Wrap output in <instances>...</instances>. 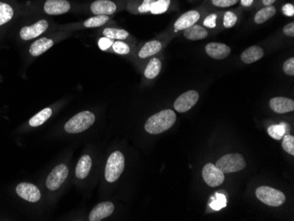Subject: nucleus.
I'll return each instance as SVG.
<instances>
[{"label":"nucleus","mask_w":294,"mask_h":221,"mask_svg":"<svg viewBox=\"0 0 294 221\" xmlns=\"http://www.w3.org/2000/svg\"><path fill=\"white\" fill-rule=\"evenodd\" d=\"M162 44L159 41H151L145 43L143 47L141 48L138 55L141 58H145L151 55L157 54L161 50Z\"/></svg>","instance_id":"obj_21"},{"label":"nucleus","mask_w":294,"mask_h":221,"mask_svg":"<svg viewBox=\"0 0 294 221\" xmlns=\"http://www.w3.org/2000/svg\"><path fill=\"white\" fill-rule=\"evenodd\" d=\"M113 50L115 52H116L117 54H121V55H126L130 53V47L126 43L124 42H121V41H117L115 43H113L112 45Z\"/></svg>","instance_id":"obj_33"},{"label":"nucleus","mask_w":294,"mask_h":221,"mask_svg":"<svg viewBox=\"0 0 294 221\" xmlns=\"http://www.w3.org/2000/svg\"><path fill=\"white\" fill-rule=\"evenodd\" d=\"M71 5L67 0H47L44 4V11L49 15H60L67 13Z\"/></svg>","instance_id":"obj_12"},{"label":"nucleus","mask_w":294,"mask_h":221,"mask_svg":"<svg viewBox=\"0 0 294 221\" xmlns=\"http://www.w3.org/2000/svg\"><path fill=\"white\" fill-rule=\"evenodd\" d=\"M115 206L111 202H103L97 204L90 213V221H100L109 217L112 213H114Z\"/></svg>","instance_id":"obj_11"},{"label":"nucleus","mask_w":294,"mask_h":221,"mask_svg":"<svg viewBox=\"0 0 294 221\" xmlns=\"http://www.w3.org/2000/svg\"><path fill=\"white\" fill-rule=\"evenodd\" d=\"M154 2H155V0H144L143 4L138 7V12L142 13H148L151 11V7Z\"/></svg>","instance_id":"obj_38"},{"label":"nucleus","mask_w":294,"mask_h":221,"mask_svg":"<svg viewBox=\"0 0 294 221\" xmlns=\"http://www.w3.org/2000/svg\"><path fill=\"white\" fill-rule=\"evenodd\" d=\"M256 197L263 202L264 204L268 206L277 207L286 202V195L276 189L268 187V186H261L256 190Z\"/></svg>","instance_id":"obj_5"},{"label":"nucleus","mask_w":294,"mask_h":221,"mask_svg":"<svg viewBox=\"0 0 294 221\" xmlns=\"http://www.w3.org/2000/svg\"><path fill=\"white\" fill-rule=\"evenodd\" d=\"M198 99H199V94L195 90H190L181 94L179 97L176 99L174 104L175 110L179 113L187 112L196 105L198 102Z\"/></svg>","instance_id":"obj_8"},{"label":"nucleus","mask_w":294,"mask_h":221,"mask_svg":"<svg viewBox=\"0 0 294 221\" xmlns=\"http://www.w3.org/2000/svg\"><path fill=\"white\" fill-rule=\"evenodd\" d=\"M205 51L214 59H224L230 54L231 49L224 43H211L206 45Z\"/></svg>","instance_id":"obj_14"},{"label":"nucleus","mask_w":294,"mask_h":221,"mask_svg":"<svg viewBox=\"0 0 294 221\" xmlns=\"http://www.w3.org/2000/svg\"><path fill=\"white\" fill-rule=\"evenodd\" d=\"M277 0H263V4L265 6H269V5H272Z\"/></svg>","instance_id":"obj_42"},{"label":"nucleus","mask_w":294,"mask_h":221,"mask_svg":"<svg viewBox=\"0 0 294 221\" xmlns=\"http://www.w3.org/2000/svg\"><path fill=\"white\" fill-rule=\"evenodd\" d=\"M53 44L54 43L52 39H48L46 37L39 39L31 45L29 49L30 54L33 56H38L46 52L48 50H50L53 46Z\"/></svg>","instance_id":"obj_18"},{"label":"nucleus","mask_w":294,"mask_h":221,"mask_svg":"<svg viewBox=\"0 0 294 221\" xmlns=\"http://www.w3.org/2000/svg\"><path fill=\"white\" fill-rule=\"evenodd\" d=\"M269 107L276 113L285 114L294 111V102L286 97H275L269 101Z\"/></svg>","instance_id":"obj_13"},{"label":"nucleus","mask_w":294,"mask_h":221,"mask_svg":"<svg viewBox=\"0 0 294 221\" xmlns=\"http://www.w3.org/2000/svg\"><path fill=\"white\" fill-rule=\"evenodd\" d=\"M282 12L288 17H292L294 15V4H286L282 7Z\"/></svg>","instance_id":"obj_39"},{"label":"nucleus","mask_w":294,"mask_h":221,"mask_svg":"<svg viewBox=\"0 0 294 221\" xmlns=\"http://www.w3.org/2000/svg\"><path fill=\"white\" fill-rule=\"evenodd\" d=\"M208 32L205 28L199 25H193L184 30V36L191 41H197L207 37Z\"/></svg>","instance_id":"obj_20"},{"label":"nucleus","mask_w":294,"mask_h":221,"mask_svg":"<svg viewBox=\"0 0 294 221\" xmlns=\"http://www.w3.org/2000/svg\"><path fill=\"white\" fill-rule=\"evenodd\" d=\"M49 27V23L45 20H42L34 23V25L24 27L20 32V35L23 40H31L39 36L40 34L45 32Z\"/></svg>","instance_id":"obj_10"},{"label":"nucleus","mask_w":294,"mask_h":221,"mask_svg":"<svg viewBox=\"0 0 294 221\" xmlns=\"http://www.w3.org/2000/svg\"><path fill=\"white\" fill-rule=\"evenodd\" d=\"M236 22H237V16L235 15V13H233V12H230V11H228V12H226L225 13L223 24H224V27L226 28H233L235 25Z\"/></svg>","instance_id":"obj_32"},{"label":"nucleus","mask_w":294,"mask_h":221,"mask_svg":"<svg viewBox=\"0 0 294 221\" xmlns=\"http://www.w3.org/2000/svg\"><path fill=\"white\" fill-rule=\"evenodd\" d=\"M92 167V159L89 155H84L80 159L78 162L75 174L79 179H85L88 174Z\"/></svg>","instance_id":"obj_19"},{"label":"nucleus","mask_w":294,"mask_h":221,"mask_svg":"<svg viewBox=\"0 0 294 221\" xmlns=\"http://www.w3.org/2000/svg\"><path fill=\"white\" fill-rule=\"evenodd\" d=\"M16 192L22 198L31 203H36L41 198V192L38 188L32 183H20L16 187Z\"/></svg>","instance_id":"obj_9"},{"label":"nucleus","mask_w":294,"mask_h":221,"mask_svg":"<svg viewBox=\"0 0 294 221\" xmlns=\"http://www.w3.org/2000/svg\"><path fill=\"white\" fill-rule=\"evenodd\" d=\"M288 125L285 123L271 125L268 128V133L276 140H281L285 135L288 133Z\"/></svg>","instance_id":"obj_23"},{"label":"nucleus","mask_w":294,"mask_h":221,"mask_svg":"<svg viewBox=\"0 0 294 221\" xmlns=\"http://www.w3.org/2000/svg\"><path fill=\"white\" fill-rule=\"evenodd\" d=\"M200 19V13L195 10L188 11L187 13H184L175 23V30H185L187 28L195 25L196 22H198Z\"/></svg>","instance_id":"obj_15"},{"label":"nucleus","mask_w":294,"mask_h":221,"mask_svg":"<svg viewBox=\"0 0 294 221\" xmlns=\"http://www.w3.org/2000/svg\"><path fill=\"white\" fill-rule=\"evenodd\" d=\"M239 0H213V4L217 7H229L237 4Z\"/></svg>","instance_id":"obj_35"},{"label":"nucleus","mask_w":294,"mask_h":221,"mask_svg":"<svg viewBox=\"0 0 294 221\" xmlns=\"http://www.w3.org/2000/svg\"><path fill=\"white\" fill-rule=\"evenodd\" d=\"M124 156L119 151L111 153L107 159L105 167V178L108 183H114L118 180L124 170Z\"/></svg>","instance_id":"obj_3"},{"label":"nucleus","mask_w":294,"mask_h":221,"mask_svg":"<svg viewBox=\"0 0 294 221\" xmlns=\"http://www.w3.org/2000/svg\"><path fill=\"white\" fill-rule=\"evenodd\" d=\"M254 0H241V4H242L245 7H248L253 4Z\"/></svg>","instance_id":"obj_41"},{"label":"nucleus","mask_w":294,"mask_h":221,"mask_svg":"<svg viewBox=\"0 0 294 221\" xmlns=\"http://www.w3.org/2000/svg\"><path fill=\"white\" fill-rule=\"evenodd\" d=\"M215 166H217L218 169H220L224 174H228L242 170L247 166V163L241 154L230 153L218 159Z\"/></svg>","instance_id":"obj_4"},{"label":"nucleus","mask_w":294,"mask_h":221,"mask_svg":"<svg viewBox=\"0 0 294 221\" xmlns=\"http://www.w3.org/2000/svg\"><path fill=\"white\" fill-rule=\"evenodd\" d=\"M162 64L160 60L158 58H152L147 64L145 70V76L146 79L153 80L154 78L158 76L159 73H160Z\"/></svg>","instance_id":"obj_22"},{"label":"nucleus","mask_w":294,"mask_h":221,"mask_svg":"<svg viewBox=\"0 0 294 221\" xmlns=\"http://www.w3.org/2000/svg\"><path fill=\"white\" fill-rule=\"evenodd\" d=\"M264 54L265 52L262 48L258 46H252L243 51L241 58L242 60L243 63L249 64L260 60L264 56Z\"/></svg>","instance_id":"obj_17"},{"label":"nucleus","mask_w":294,"mask_h":221,"mask_svg":"<svg viewBox=\"0 0 294 221\" xmlns=\"http://www.w3.org/2000/svg\"><path fill=\"white\" fill-rule=\"evenodd\" d=\"M108 21L107 15H97L95 17L89 18L84 22L85 28H96L104 25Z\"/></svg>","instance_id":"obj_29"},{"label":"nucleus","mask_w":294,"mask_h":221,"mask_svg":"<svg viewBox=\"0 0 294 221\" xmlns=\"http://www.w3.org/2000/svg\"><path fill=\"white\" fill-rule=\"evenodd\" d=\"M113 43H113L112 39L103 37V38L100 39L98 45L102 51H106L108 48H110L113 45Z\"/></svg>","instance_id":"obj_37"},{"label":"nucleus","mask_w":294,"mask_h":221,"mask_svg":"<svg viewBox=\"0 0 294 221\" xmlns=\"http://www.w3.org/2000/svg\"><path fill=\"white\" fill-rule=\"evenodd\" d=\"M69 174L68 167L64 164H59L53 168L46 180V186L50 191H56L64 183Z\"/></svg>","instance_id":"obj_6"},{"label":"nucleus","mask_w":294,"mask_h":221,"mask_svg":"<svg viewBox=\"0 0 294 221\" xmlns=\"http://www.w3.org/2000/svg\"><path fill=\"white\" fill-rule=\"evenodd\" d=\"M52 115V109L46 108L42 111H40L38 114L34 115L31 119L29 120L30 126L32 127H37L42 125L43 123H45Z\"/></svg>","instance_id":"obj_24"},{"label":"nucleus","mask_w":294,"mask_h":221,"mask_svg":"<svg viewBox=\"0 0 294 221\" xmlns=\"http://www.w3.org/2000/svg\"><path fill=\"white\" fill-rule=\"evenodd\" d=\"M226 205V196H224L223 194H219V193H217L215 195V198H214V201L210 204V206L214 209V211H219L222 208H224Z\"/></svg>","instance_id":"obj_31"},{"label":"nucleus","mask_w":294,"mask_h":221,"mask_svg":"<svg viewBox=\"0 0 294 221\" xmlns=\"http://www.w3.org/2000/svg\"><path fill=\"white\" fill-rule=\"evenodd\" d=\"M282 147L286 151V153L291 155H294V137L286 134L283 138Z\"/></svg>","instance_id":"obj_30"},{"label":"nucleus","mask_w":294,"mask_h":221,"mask_svg":"<svg viewBox=\"0 0 294 221\" xmlns=\"http://www.w3.org/2000/svg\"><path fill=\"white\" fill-rule=\"evenodd\" d=\"M171 0H157L152 4L151 13L153 14H160L165 13L170 5Z\"/></svg>","instance_id":"obj_28"},{"label":"nucleus","mask_w":294,"mask_h":221,"mask_svg":"<svg viewBox=\"0 0 294 221\" xmlns=\"http://www.w3.org/2000/svg\"><path fill=\"white\" fill-rule=\"evenodd\" d=\"M276 13V8L269 5L265 6V8L261 9L259 12H257L255 16V22L257 24H263L267 22L270 18H272Z\"/></svg>","instance_id":"obj_25"},{"label":"nucleus","mask_w":294,"mask_h":221,"mask_svg":"<svg viewBox=\"0 0 294 221\" xmlns=\"http://www.w3.org/2000/svg\"><path fill=\"white\" fill-rule=\"evenodd\" d=\"M203 178L210 187H217L225 181V174L213 163L206 164L203 168Z\"/></svg>","instance_id":"obj_7"},{"label":"nucleus","mask_w":294,"mask_h":221,"mask_svg":"<svg viewBox=\"0 0 294 221\" xmlns=\"http://www.w3.org/2000/svg\"><path fill=\"white\" fill-rule=\"evenodd\" d=\"M284 34L287 35V36H291V37H294V22H291L289 24L284 28Z\"/></svg>","instance_id":"obj_40"},{"label":"nucleus","mask_w":294,"mask_h":221,"mask_svg":"<svg viewBox=\"0 0 294 221\" xmlns=\"http://www.w3.org/2000/svg\"><path fill=\"white\" fill-rule=\"evenodd\" d=\"M216 21H217V15L215 13H212L205 18L204 21V25L208 28H214L216 27Z\"/></svg>","instance_id":"obj_36"},{"label":"nucleus","mask_w":294,"mask_h":221,"mask_svg":"<svg viewBox=\"0 0 294 221\" xmlns=\"http://www.w3.org/2000/svg\"><path fill=\"white\" fill-rule=\"evenodd\" d=\"M13 16V8L8 4L0 2V26L11 21Z\"/></svg>","instance_id":"obj_27"},{"label":"nucleus","mask_w":294,"mask_h":221,"mask_svg":"<svg viewBox=\"0 0 294 221\" xmlns=\"http://www.w3.org/2000/svg\"><path fill=\"white\" fill-rule=\"evenodd\" d=\"M91 11L96 15H110L116 11V5L110 0H96L91 4Z\"/></svg>","instance_id":"obj_16"},{"label":"nucleus","mask_w":294,"mask_h":221,"mask_svg":"<svg viewBox=\"0 0 294 221\" xmlns=\"http://www.w3.org/2000/svg\"><path fill=\"white\" fill-rule=\"evenodd\" d=\"M284 72L289 75V76H294V58L291 57L288 60H286L283 66Z\"/></svg>","instance_id":"obj_34"},{"label":"nucleus","mask_w":294,"mask_h":221,"mask_svg":"<svg viewBox=\"0 0 294 221\" xmlns=\"http://www.w3.org/2000/svg\"><path fill=\"white\" fill-rule=\"evenodd\" d=\"M103 35L107 38L118 39V40H124L129 36V33L124 29H118V28H105L103 31Z\"/></svg>","instance_id":"obj_26"},{"label":"nucleus","mask_w":294,"mask_h":221,"mask_svg":"<svg viewBox=\"0 0 294 221\" xmlns=\"http://www.w3.org/2000/svg\"><path fill=\"white\" fill-rule=\"evenodd\" d=\"M176 121V114L171 110H165L154 114L145 123V129L150 134H160L169 130Z\"/></svg>","instance_id":"obj_1"},{"label":"nucleus","mask_w":294,"mask_h":221,"mask_svg":"<svg viewBox=\"0 0 294 221\" xmlns=\"http://www.w3.org/2000/svg\"><path fill=\"white\" fill-rule=\"evenodd\" d=\"M95 116L92 112L83 111L74 115L64 125V130L68 133H80L85 132L94 124Z\"/></svg>","instance_id":"obj_2"}]
</instances>
